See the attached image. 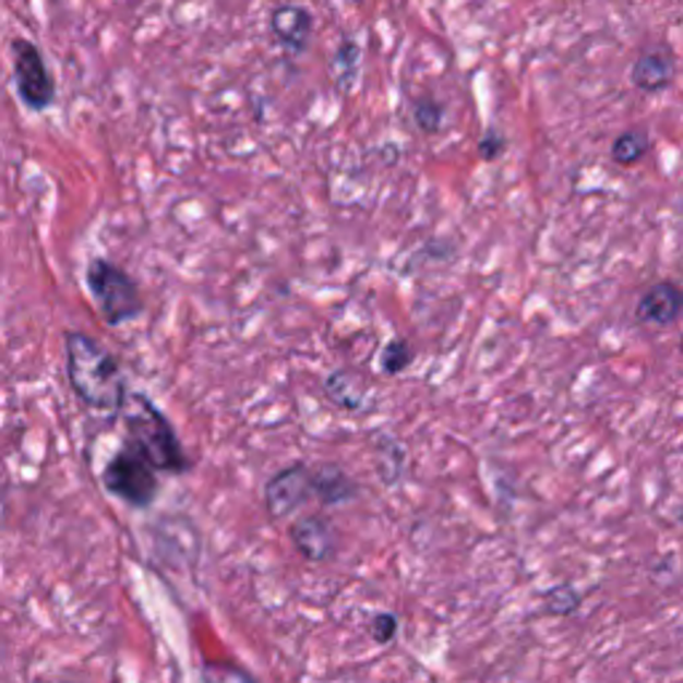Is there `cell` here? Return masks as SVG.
Instances as JSON below:
<instances>
[{
	"label": "cell",
	"instance_id": "cell-1",
	"mask_svg": "<svg viewBox=\"0 0 683 683\" xmlns=\"http://www.w3.org/2000/svg\"><path fill=\"white\" fill-rule=\"evenodd\" d=\"M68 382L86 409L101 415H121L129 385L118 358L86 332H64Z\"/></svg>",
	"mask_w": 683,
	"mask_h": 683
},
{
	"label": "cell",
	"instance_id": "cell-2",
	"mask_svg": "<svg viewBox=\"0 0 683 683\" xmlns=\"http://www.w3.org/2000/svg\"><path fill=\"white\" fill-rule=\"evenodd\" d=\"M121 417L129 430V443L145 454L155 470L173 476L188 470L190 459L177 439V430L145 393H129Z\"/></svg>",
	"mask_w": 683,
	"mask_h": 683
},
{
	"label": "cell",
	"instance_id": "cell-3",
	"mask_svg": "<svg viewBox=\"0 0 683 683\" xmlns=\"http://www.w3.org/2000/svg\"><path fill=\"white\" fill-rule=\"evenodd\" d=\"M86 286L94 302L99 304V313L107 326H123V323L140 317L145 310V299H142L136 280L116 262L101 260V256L88 262Z\"/></svg>",
	"mask_w": 683,
	"mask_h": 683
},
{
	"label": "cell",
	"instance_id": "cell-4",
	"mask_svg": "<svg viewBox=\"0 0 683 683\" xmlns=\"http://www.w3.org/2000/svg\"><path fill=\"white\" fill-rule=\"evenodd\" d=\"M101 481L112 496H118L131 507H149V502L158 496V470L129 441L112 454L105 472H101Z\"/></svg>",
	"mask_w": 683,
	"mask_h": 683
},
{
	"label": "cell",
	"instance_id": "cell-5",
	"mask_svg": "<svg viewBox=\"0 0 683 683\" xmlns=\"http://www.w3.org/2000/svg\"><path fill=\"white\" fill-rule=\"evenodd\" d=\"M11 64H14V83L20 101L29 112L49 110L57 99V81H53L44 51L27 38L11 40Z\"/></svg>",
	"mask_w": 683,
	"mask_h": 683
},
{
	"label": "cell",
	"instance_id": "cell-6",
	"mask_svg": "<svg viewBox=\"0 0 683 683\" xmlns=\"http://www.w3.org/2000/svg\"><path fill=\"white\" fill-rule=\"evenodd\" d=\"M310 500H315V481L313 467L304 463H293L278 470L265 487V507L273 518H286Z\"/></svg>",
	"mask_w": 683,
	"mask_h": 683
},
{
	"label": "cell",
	"instance_id": "cell-7",
	"mask_svg": "<svg viewBox=\"0 0 683 683\" xmlns=\"http://www.w3.org/2000/svg\"><path fill=\"white\" fill-rule=\"evenodd\" d=\"M313 14H310L308 5L299 3H280L269 11V33L273 40L291 57L304 53L310 44V35H313Z\"/></svg>",
	"mask_w": 683,
	"mask_h": 683
},
{
	"label": "cell",
	"instance_id": "cell-8",
	"mask_svg": "<svg viewBox=\"0 0 683 683\" xmlns=\"http://www.w3.org/2000/svg\"><path fill=\"white\" fill-rule=\"evenodd\" d=\"M683 315V289L673 280H657L638 297L635 304V321L644 326L664 328L673 326Z\"/></svg>",
	"mask_w": 683,
	"mask_h": 683
},
{
	"label": "cell",
	"instance_id": "cell-9",
	"mask_svg": "<svg viewBox=\"0 0 683 683\" xmlns=\"http://www.w3.org/2000/svg\"><path fill=\"white\" fill-rule=\"evenodd\" d=\"M675 70V53L668 46H649L635 57L631 68V81L638 92L644 94H659L673 83Z\"/></svg>",
	"mask_w": 683,
	"mask_h": 683
},
{
	"label": "cell",
	"instance_id": "cell-10",
	"mask_svg": "<svg viewBox=\"0 0 683 683\" xmlns=\"http://www.w3.org/2000/svg\"><path fill=\"white\" fill-rule=\"evenodd\" d=\"M291 542L308 561H328L337 550V537H334L332 524L323 515H302L291 524Z\"/></svg>",
	"mask_w": 683,
	"mask_h": 683
},
{
	"label": "cell",
	"instance_id": "cell-11",
	"mask_svg": "<svg viewBox=\"0 0 683 683\" xmlns=\"http://www.w3.org/2000/svg\"><path fill=\"white\" fill-rule=\"evenodd\" d=\"M313 481L315 500L321 502V505H339V502L352 500V496L358 494L356 481L337 465L313 467Z\"/></svg>",
	"mask_w": 683,
	"mask_h": 683
},
{
	"label": "cell",
	"instance_id": "cell-12",
	"mask_svg": "<svg viewBox=\"0 0 683 683\" xmlns=\"http://www.w3.org/2000/svg\"><path fill=\"white\" fill-rule=\"evenodd\" d=\"M651 153V136L646 129H625L622 134H616V140L611 142V160L616 166H638L646 155Z\"/></svg>",
	"mask_w": 683,
	"mask_h": 683
},
{
	"label": "cell",
	"instance_id": "cell-13",
	"mask_svg": "<svg viewBox=\"0 0 683 683\" xmlns=\"http://www.w3.org/2000/svg\"><path fill=\"white\" fill-rule=\"evenodd\" d=\"M323 391H326V398L332 404H337L339 409L358 411L363 406V391L350 371H334V374H328L326 382H323Z\"/></svg>",
	"mask_w": 683,
	"mask_h": 683
},
{
	"label": "cell",
	"instance_id": "cell-14",
	"mask_svg": "<svg viewBox=\"0 0 683 683\" xmlns=\"http://www.w3.org/2000/svg\"><path fill=\"white\" fill-rule=\"evenodd\" d=\"M334 64H337L339 88L342 92H350L358 77V70H361V46H358L356 38H342Z\"/></svg>",
	"mask_w": 683,
	"mask_h": 683
},
{
	"label": "cell",
	"instance_id": "cell-15",
	"mask_svg": "<svg viewBox=\"0 0 683 683\" xmlns=\"http://www.w3.org/2000/svg\"><path fill=\"white\" fill-rule=\"evenodd\" d=\"M411 118H415V125L422 134L433 136L443 129V118H446V107L441 105L439 99L433 97H419L411 107Z\"/></svg>",
	"mask_w": 683,
	"mask_h": 683
},
{
	"label": "cell",
	"instance_id": "cell-16",
	"mask_svg": "<svg viewBox=\"0 0 683 683\" xmlns=\"http://www.w3.org/2000/svg\"><path fill=\"white\" fill-rule=\"evenodd\" d=\"M415 363V347L409 345L404 337H395L385 345V350H382V358H380V367L382 371H385L387 376H395L400 374V371H406Z\"/></svg>",
	"mask_w": 683,
	"mask_h": 683
},
{
	"label": "cell",
	"instance_id": "cell-17",
	"mask_svg": "<svg viewBox=\"0 0 683 683\" xmlns=\"http://www.w3.org/2000/svg\"><path fill=\"white\" fill-rule=\"evenodd\" d=\"M201 675L203 683H260L249 670L236 662H206Z\"/></svg>",
	"mask_w": 683,
	"mask_h": 683
},
{
	"label": "cell",
	"instance_id": "cell-18",
	"mask_svg": "<svg viewBox=\"0 0 683 683\" xmlns=\"http://www.w3.org/2000/svg\"><path fill=\"white\" fill-rule=\"evenodd\" d=\"M579 603H583V598H579V592L572 585H559L544 596V607H548L550 614L559 616L574 614L579 609Z\"/></svg>",
	"mask_w": 683,
	"mask_h": 683
},
{
	"label": "cell",
	"instance_id": "cell-19",
	"mask_svg": "<svg viewBox=\"0 0 683 683\" xmlns=\"http://www.w3.org/2000/svg\"><path fill=\"white\" fill-rule=\"evenodd\" d=\"M505 149H507L505 134H502L500 129H494V125L487 129L483 140L478 142V155H481V160H487V164H494V160H500Z\"/></svg>",
	"mask_w": 683,
	"mask_h": 683
},
{
	"label": "cell",
	"instance_id": "cell-20",
	"mask_svg": "<svg viewBox=\"0 0 683 683\" xmlns=\"http://www.w3.org/2000/svg\"><path fill=\"white\" fill-rule=\"evenodd\" d=\"M398 633V620L393 614H376L371 620V635H374L376 644H391Z\"/></svg>",
	"mask_w": 683,
	"mask_h": 683
},
{
	"label": "cell",
	"instance_id": "cell-21",
	"mask_svg": "<svg viewBox=\"0 0 683 683\" xmlns=\"http://www.w3.org/2000/svg\"><path fill=\"white\" fill-rule=\"evenodd\" d=\"M681 352H683V334H681Z\"/></svg>",
	"mask_w": 683,
	"mask_h": 683
}]
</instances>
